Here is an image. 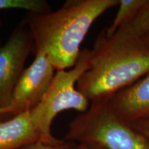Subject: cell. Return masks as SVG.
<instances>
[{
  "mask_svg": "<svg viewBox=\"0 0 149 149\" xmlns=\"http://www.w3.org/2000/svg\"><path fill=\"white\" fill-rule=\"evenodd\" d=\"M64 149H105L100 145L85 142L66 141Z\"/></svg>",
  "mask_w": 149,
  "mask_h": 149,
  "instance_id": "cell-12",
  "label": "cell"
},
{
  "mask_svg": "<svg viewBox=\"0 0 149 149\" xmlns=\"http://www.w3.org/2000/svg\"><path fill=\"white\" fill-rule=\"evenodd\" d=\"M148 72L149 44L128 24L111 37L104 31L98 35L77 88L91 102L108 101Z\"/></svg>",
  "mask_w": 149,
  "mask_h": 149,
  "instance_id": "cell-1",
  "label": "cell"
},
{
  "mask_svg": "<svg viewBox=\"0 0 149 149\" xmlns=\"http://www.w3.org/2000/svg\"><path fill=\"white\" fill-rule=\"evenodd\" d=\"M7 115H13L12 111H11L10 107L0 109V120H1V117Z\"/></svg>",
  "mask_w": 149,
  "mask_h": 149,
  "instance_id": "cell-15",
  "label": "cell"
},
{
  "mask_svg": "<svg viewBox=\"0 0 149 149\" xmlns=\"http://www.w3.org/2000/svg\"><path fill=\"white\" fill-rule=\"evenodd\" d=\"M107 102L115 114L129 124L149 120V72Z\"/></svg>",
  "mask_w": 149,
  "mask_h": 149,
  "instance_id": "cell-7",
  "label": "cell"
},
{
  "mask_svg": "<svg viewBox=\"0 0 149 149\" xmlns=\"http://www.w3.org/2000/svg\"><path fill=\"white\" fill-rule=\"evenodd\" d=\"M66 142L64 144L57 145V146H53V145H49L44 144L42 141H37L34 144L28 145V146L24 147L22 149H64Z\"/></svg>",
  "mask_w": 149,
  "mask_h": 149,
  "instance_id": "cell-14",
  "label": "cell"
},
{
  "mask_svg": "<svg viewBox=\"0 0 149 149\" xmlns=\"http://www.w3.org/2000/svg\"><path fill=\"white\" fill-rule=\"evenodd\" d=\"M130 124L149 141V120L139 121Z\"/></svg>",
  "mask_w": 149,
  "mask_h": 149,
  "instance_id": "cell-13",
  "label": "cell"
},
{
  "mask_svg": "<svg viewBox=\"0 0 149 149\" xmlns=\"http://www.w3.org/2000/svg\"><path fill=\"white\" fill-rule=\"evenodd\" d=\"M40 141L30 111L19 113L8 120H0V149H22Z\"/></svg>",
  "mask_w": 149,
  "mask_h": 149,
  "instance_id": "cell-8",
  "label": "cell"
},
{
  "mask_svg": "<svg viewBox=\"0 0 149 149\" xmlns=\"http://www.w3.org/2000/svg\"><path fill=\"white\" fill-rule=\"evenodd\" d=\"M6 9H23L33 13L52 10L48 3L44 0H0V10Z\"/></svg>",
  "mask_w": 149,
  "mask_h": 149,
  "instance_id": "cell-10",
  "label": "cell"
},
{
  "mask_svg": "<svg viewBox=\"0 0 149 149\" xmlns=\"http://www.w3.org/2000/svg\"><path fill=\"white\" fill-rule=\"evenodd\" d=\"M90 50H81L76 64L68 70H56L53 81L42 100L30 111L33 124L40 136V141L57 146L66 141L54 137L52 123L59 113L67 110L85 113L91 102L77 88V82L88 69Z\"/></svg>",
  "mask_w": 149,
  "mask_h": 149,
  "instance_id": "cell-4",
  "label": "cell"
},
{
  "mask_svg": "<svg viewBox=\"0 0 149 149\" xmlns=\"http://www.w3.org/2000/svg\"><path fill=\"white\" fill-rule=\"evenodd\" d=\"M130 25L138 36L145 37L149 35V0H146Z\"/></svg>",
  "mask_w": 149,
  "mask_h": 149,
  "instance_id": "cell-11",
  "label": "cell"
},
{
  "mask_svg": "<svg viewBox=\"0 0 149 149\" xmlns=\"http://www.w3.org/2000/svg\"><path fill=\"white\" fill-rule=\"evenodd\" d=\"M56 69L45 53L35 52L31 64L25 68L13 93V115L32 111L40 103L53 81Z\"/></svg>",
  "mask_w": 149,
  "mask_h": 149,
  "instance_id": "cell-6",
  "label": "cell"
},
{
  "mask_svg": "<svg viewBox=\"0 0 149 149\" xmlns=\"http://www.w3.org/2000/svg\"><path fill=\"white\" fill-rule=\"evenodd\" d=\"M1 18H0V29H1ZM2 46V44H1V38H0V47Z\"/></svg>",
  "mask_w": 149,
  "mask_h": 149,
  "instance_id": "cell-17",
  "label": "cell"
},
{
  "mask_svg": "<svg viewBox=\"0 0 149 149\" xmlns=\"http://www.w3.org/2000/svg\"><path fill=\"white\" fill-rule=\"evenodd\" d=\"M143 38H144V40H146V42H147L149 44V35H148V36H146L145 37H143Z\"/></svg>",
  "mask_w": 149,
  "mask_h": 149,
  "instance_id": "cell-16",
  "label": "cell"
},
{
  "mask_svg": "<svg viewBox=\"0 0 149 149\" xmlns=\"http://www.w3.org/2000/svg\"><path fill=\"white\" fill-rule=\"evenodd\" d=\"M64 140L100 145L105 149H149V141L113 112L107 101L91 102L70 122Z\"/></svg>",
  "mask_w": 149,
  "mask_h": 149,
  "instance_id": "cell-3",
  "label": "cell"
},
{
  "mask_svg": "<svg viewBox=\"0 0 149 149\" xmlns=\"http://www.w3.org/2000/svg\"><path fill=\"white\" fill-rule=\"evenodd\" d=\"M146 0H119V9L113 22L104 33L107 37L114 35L121 27L130 24Z\"/></svg>",
  "mask_w": 149,
  "mask_h": 149,
  "instance_id": "cell-9",
  "label": "cell"
},
{
  "mask_svg": "<svg viewBox=\"0 0 149 149\" xmlns=\"http://www.w3.org/2000/svg\"><path fill=\"white\" fill-rule=\"evenodd\" d=\"M33 48L32 35L23 21L0 47V109L10 107L14 89Z\"/></svg>",
  "mask_w": 149,
  "mask_h": 149,
  "instance_id": "cell-5",
  "label": "cell"
},
{
  "mask_svg": "<svg viewBox=\"0 0 149 149\" xmlns=\"http://www.w3.org/2000/svg\"><path fill=\"white\" fill-rule=\"evenodd\" d=\"M119 0H68L55 11L28 12L23 22L34 41L35 52L44 53L56 70L75 65L81 43L99 17Z\"/></svg>",
  "mask_w": 149,
  "mask_h": 149,
  "instance_id": "cell-2",
  "label": "cell"
}]
</instances>
